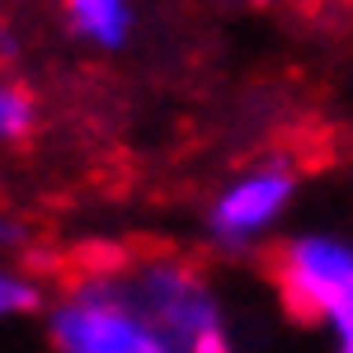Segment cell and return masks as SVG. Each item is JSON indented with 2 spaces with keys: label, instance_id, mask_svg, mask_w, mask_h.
Masks as SVG:
<instances>
[{
  "label": "cell",
  "instance_id": "6da1fadb",
  "mask_svg": "<svg viewBox=\"0 0 353 353\" xmlns=\"http://www.w3.org/2000/svg\"><path fill=\"white\" fill-rule=\"evenodd\" d=\"M52 353H179L132 292L128 273H85L48 306Z\"/></svg>",
  "mask_w": 353,
  "mask_h": 353
},
{
  "label": "cell",
  "instance_id": "8992f818",
  "mask_svg": "<svg viewBox=\"0 0 353 353\" xmlns=\"http://www.w3.org/2000/svg\"><path fill=\"white\" fill-rule=\"evenodd\" d=\"M43 306V288L38 278L14 264H0V321H14V316H28Z\"/></svg>",
  "mask_w": 353,
  "mask_h": 353
},
{
  "label": "cell",
  "instance_id": "277c9868",
  "mask_svg": "<svg viewBox=\"0 0 353 353\" xmlns=\"http://www.w3.org/2000/svg\"><path fill=\"white\" fill-rule=\"evenodd\" d=\"M292 203H297V170L288 161L245 165L212 193L203 212V231L217 250H250L283 226Z\"/></svg>",
  "mask_w": 353,
  "mask_h": 353
},
{
  "label": "cell",
  "instance_id": "7a4b0ae2",
  "mask_svg": "<svg viewBox=\"0 0 353 353\" xmlns=\"http://www.w3.org/2000/svg\"><path fill=\"white\" fill-rule=\"evenodd\" d=\"M273 278L292 316L316 321L334 353H353V241L334 231H301L278 250Z\"/></svg>",
  "mask_w": 353,
  "mask_h": 353
},
{
  "label": "cell",
  "instance_id": "9c48e42d",
  "mask_svg": "<svg viewBox=\"0 0 353 353\" xmlns=\"http://www.w3.org/2000/svg\"><path fill=\"white\" fill-rule=\"evenodd\" d=\"M236 5H273V0H236Z\"/></svg>",
  "mask_w": 353,
  "mask_h": 353
},
{
  "label": "cell",
  "instance_id": "ba28073f",
  "mask_svg": "<svg viewBox=\"0 0 353 353\" xmlns=\"http://www.w3.org/2000/svg\"><path fill=\"white\" fill-rule=\"evenodd\" d=\"M19 241H24V226L10 221V217H0V250H10V245H19Z\"/></svg>",
  "mask_w": 353,
  "mask_h": 353
},
{
  "label": "cell",
  "instance_id": "3957f363",
  "mask_svg": "<svg viewBox=\"0 0 353 353\" xmlns=\"http://www.w3.org/2000/svg\"><path fill=\"white\" fill-rule=\"evenodd\" d=\"M123 273H128L132 292L141 297V306L151 311V321L174 339L179 353H236L221 297L198 264L174 259V254H156V259H141Z\"/></svg>",
  "mask_w": 353,
  "mask_h": 353
},
{
  "label": "cell",
  "instance_id": "52a82bcc",
  "mask_svg": "<svg viewBox=\"0 0 353 353\" xmlns=\"http://www.w3.org/2000/svg\"><path fill=\"white\" fill-rule=\"evenodd\" d=\"M33 118H38L33 99H28L19 85L0 81V146H5V141H24V137L33 132Z\"/></svg>",
  "mask_w": 353,
  "mask_h": 353
},
{
  "label": "cell",
  "instance_id": "5b68a950",
  "mask_svg": "<svg viewBox=\"0 0 353 353\" xmlns=\"http://www.w3.org/2000/svg\"><path fill=\"white\" fill-rule=\"evenodd\" d=\"M61 14L85 48L123 52L137 28V0H61Z\"/></svg>",
  "mask_w": 353,
  "mask_h": 353
}]
</instances>
